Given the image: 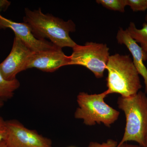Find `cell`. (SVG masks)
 I'll list each match as a JSON object with an SVG mask.
<instances>
[{
	"instance_id": "cell-3",
	"label": "cell",
	"mask_w": 147,
	"mask_h": 147,
	"mask_svg": "<svg viewBox=\"0 0 147 147\" xmlns=\"http://www.w3.org/2000/svg\"><path fill=\"white\" fill-rule=\"evenodd\" d=\"M119 108L126 117L123 137L118 145L127 142H137L144 147L147 137V96L139 91L128 97L121 96L118 99Z\"/></svg>"
},
{
	"instance_id": "cell-8",
	"label": "cell",
	"mask_w": 147,
	"mask_h": 147,
	"mask_svg": "<svg viewBox=\"0 0 147 147\" xmlns=\"http://www.w3.org/2000/svg\"><path fill=\"white\" fill-rule=\"evenodd\" d=\"M9 28L29 49L34 53L54 49L57 46L45 39L37 38L31 29L25 22L18 23L7 19L0 14V30Z\"/></svg>"
},
{
	"instance_id": "cell-22",
	"label": "cell",
	"mask_w": 147,
	"mask_h": 147,
	"mask_svg": "<svg viewBox=\"0 0 147 147\" xmlns=\"http://www.w3.org/2000/svg\"><path fill=\"white\" fill-rule=\"evenodd\" d=\"M145 20L147 22V13L146 15V17H145Z\"/></svg>"
},
{
	"instance_id": "cell-17",
	"label": "cell",
	"mask_w": 147,
	"mask_h": 147,
	"mask_svg": "<svg viewBox=\"0 0 147 147\" xmlns=\"http://www.w3.org/2000/svg\"><path fill=\"white\" fill-rule=\"evenodd\" d=\"M10 4V2L7 0H0V12L6 10Z\"/></svg>"
},
{
	"instance_id": "cell-1",
	"label": "cell",
	"mask_w": 147,
	"mask_h": 147,
	"mask_svg": "<svg viewBox=\"0 0 147 147\" xmlns=\"http://www.w3.org/2000/svg\"><path fill=\"white\" fill-rule=\"evenodd\" d=\"M24 22L28 24L37 38H48L57 47L73 48L76 42L69 36V33L76 31V25L71 20L64 21L53 15L37 10L25 9Z\"/></svg>"
},
{
	"instance_id": "cell-4",
	"label": "cell",
	"mask_w": 147,
	"mask_h": 147,
	"mask_svg": "<svg viewBox=\"0 0 147 147\" xmlns=\"http://www.w3.org/2000/svg\"><path fill=\"white\" fill-rule=\"evenodd\" d=\"M108 93L107 90L98 94H89L82 92L77 96L78 107L74 117L83 120L88 126L102 123L109 127L118 119L119 112L104 101Z\"/></svg>"
},
{
	"instance_id": "cell-5",
	"label": "cell",
	"mask_w": 147,
	"mask_h": 147,
	"mask_svg": "<svg viewBox=\"0 0 147 147\" xmlns=\"http://www.w3.org/2000/svg\"><path fill=\"white\" fill-rule=\"evenodd\" d=\"M69 57V65L83 66L89 69L97 78H102L110 57L109 48L103 43L87 42L76 44Z\"/></svg>"
},
{
	"instance_id": "cell-19",
	"label": "cell",
	"mask_w": 147,
	"mask_h": 147,
	"mask_svg": "<svg viewBox=\"0 0 147 147\" xmlns=\"http://www.w3.org/2000/svg\"><path fill=\"white\" fill-rule=\"evenodd\" d=\"M4 100H3V99L0 98V108H1L3 106L4 103Z\"/></svg>"
},
{
	"instance_id": "cell-13",
	"label": "cell",
	"mask_w": 147,
	"mask_h": 147,
	"mask_svg": "<svg viewBox=\"0 0 147 147\" xmlns=\"http://www.w3.org/2000/svg\"><path fill=\"white\" fill-rule=\"evenodd\" d=\"M96 2L110 10L125 12L126 0H97Z\"/></svg>"
},
{
	"instance_id": "cell-6",
	"label": "cell",
	"mask_w": 147,
	"mask_h": 147,
	"mask_svg": "<svg viewBox=\"0 0 147 147\" xmlns=\"http://www.w3.org/2000/svg\"><path fill=\"white\" fill-rule=\"evenodd\" d=\"M6 121V147H52L50 139L15 120Z\"/></svg>"
},
{
	"instance_id": "cell-24",
	"label": "cell",
	"mask_w": 147,
	"mask_h": 147,
	"mask_svg": "<svg viewBox=\"0 0 147 147\" xmlns=\"http://www.w3.org/2000/svg\"></svg>"
},
{
	"instance_id": "cell-9",
	"label": "cell",
	"mask_w": 147,
	"mask_h": 147,
	"mask_svg": "<svg viewBox=\"0 0 147 147\" xmlns=\"http://www.w3.org/2000/svg\"><path fill=\"white\" fill-rule=\"evenodd\" d=\"M62 49L57 47L42 52H33L28 61L27 69L36 68L45 72H52L69 65V57L64 53Z\"/></svg>"
},
{
	"instance_id": "cell-23",
	"label": "cell",
	"mask_w": 147,
	"mask_h": 147,
	"mask_svg": "<svg viewBox=\"0 0 147 147\" xmlns=\"http://www.w3.org/2000/svg\"><path fill=\"white\" fill-rule=\"evenodd\" d=\"M146 2L147 6V0H146Z\"/></svg>"
},
{
	"instance_id": "cell-15",
	"label": "cell",
	"mask_w": 147,
	"mask_h": 147,
	"mask_svg": "<svg viewBox=\"0 0 147 147\" xmlns=\"http://www.w3.org/2000/svg\"><path fill=\"white\" fill-rule=\"evenodd\" d=\"M118 144L117 142L113 139H108L106 142L102 143L96 142H91L87 147H117Z\"/></svg>"
},
{
	"instance_id": "cell-11",
	"label": "cell",
	"mask_w": 147,
	"mask_h": 147,
	"mask_svg": "<svg viewBox=\"0 0 147 147\" xmlns=\"http://www.w3.org/2000/svg\"><path fill=\"white\" fill-rule=\"evenodd\" d=\"M126 30L132 39L140 43L142 50L147 54V23H144L143 28L139 29L133 22H130Z\"/></svg>"
},
{
	"instance_id": "cell-7",
	"label": "cell",
	"mask_w": 147,
	"mask_h": 147,
	"mask_svg": "<svg viewBox=\"0 0 147 147\" xmlns=\"http://www.w3.org/2000/svg\"><path fill=\"white\" fill-rule=\"evenodd\" d=\"M33 53L21 39L15 36L10 53L0 63V73L3 77L7 81L16 79L18 73L27 69V64Z\"/></svg>"
},
{
	"instance_id": "cell-20",
	"label": "cell",
	"mask_w": 147,
	"mask_h": 147,
	"mask_svg": "<svg viewBox=\"0 0 147 147\" xmlns=\"http://www.w3.org/2000/svg\"><path fill=\"white\" fill-rule=\"evenodd\" d=\"M0 147H6L4 141L0 142Z\"/></svg>"
},
{
	"instance_id": "cell-16",
	"label": "cell",
	"mask_w": 147,
	"mask_h": 147,
	"mask_svg": "<svg viewBox=\"0 0 147 147\" xmlns=\"http://www.w3.org/2000/svg\"><path fill=\"white\" fill-rule=\"evenodd\" d=\"M7 132L6 121L0 115V142L5 139Z\"/></svg>"
},
{
	"instance_id": "cell-18",
	"label": "cell",
	"mask_w": 147,
	"mask_h": 147,
	"mask_svg": "<svg viewBox=\"0 0 147 147\" xmlns=\"http://www.w3.org/2000/svg\"><path fill=\"white\" fill-rule=\"evenodd\" d=\"M117 147H144L142 146H137V145H134L129 144H127L126 143H123L121 144L118 145V144Z\"/></svg>"
},
{
	"instance_id": "cell-2",
	"label": "cell",
	"mask_w": 147,
	"mask_h": 147,
	"mask_svg": "<svg viewBox=\"0 0 147 147\" xmlns=\"http://www.w3.org/2000/svg\"><path fill=\"white\" fill-rule=\"evenodd\" d=\"M106 69L108 94L117 93L128 97L142 88L139 74L129 55L116 54L110 56Z\"/></svg>"
},
{
	"instance_id": "cell-10",
	"label": "cell",
	"mask_w": 147,
	"mask_h": 147,
	"mask_svg": "<svg viewBox=\"0 0 147 147\" xmlns=\"http://www.w3.org/2000/svg\"><path fill=\"white\" fill-rule=\"evenodd\" d=\"M117 42L121 45L126 46L132 55L133 62L139 74L144 79L145 86V93L147 94V69L144 63L147 60V54L134 39L131 38L126 30L120 28L117 37Z\"/></svg>"
},
{
	"instance_id": "cell-21",
	"label": "cell",
	"mask_w": 147,
	"mask_h": 147,
	"mask_svg": "<svg viewBox=\"0 0 147 147\" xmlns=\"http://www.w3.org/2000/svg\"><path fill=\"white\" fill-rule=\"evenodd\" d=\"M144 147H147V137L145 140L144 145Z\"/></svg>"
},
{
	"instance_id": "cell-14",
	"label": "cell",
	"mask_w": 147,
	"mask_h": 147,
	"mask_svg": "<svg viewBox=\"0 0 147 147\" xmlns=\"http://www.w3.org/2000/svg\"><path fill=\"white\" fill-rule=\"evenodd\" d=\"M126 4L135 12L144 11L147 9L146 0H126Z\"/></svg>"
},
{
	"instance_id": "cell-12",
	"label": "cell",
	"mask_w": 147,
	"mask_h": 147,
	"mask_svg": "<svg viewBox=\"0 0 147 147\" xmlns=\"http://www.w3.org/2000/svg\"><path fill=\"white\" fill-rule=\"evenodd\" d=\"M20 82L17 79L7 81L0 73V98L4 100L13 97L14 92L20 87Z\"/></svg>"
}]
</instances>
